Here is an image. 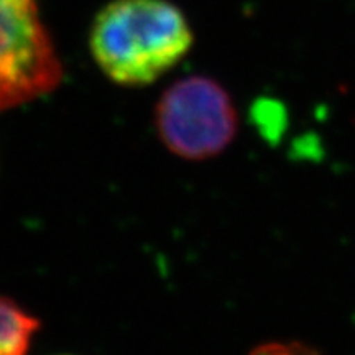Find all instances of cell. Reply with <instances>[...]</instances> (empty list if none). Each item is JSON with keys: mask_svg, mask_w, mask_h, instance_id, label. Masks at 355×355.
Instances as JSON below:
<instances>
[{"mask_svg": "<svg viewBox=\"0 0 355 355\" xmlns=\"http://www.w3.org/2000/svg\"><path fill=\"white\" fill-rule=\"evenodd\" d=\"M250 355H321L303 343H266L252 350Z\"/></svg>", "mask_w": 355, "mask_h": 355, "instance_id": "obj_5", "label": "cell"}, {"mask_svg": "<svg viewBox=\"0 0 355 355\" xmlns=\"http://www.w3.org/2000/svg\"><path fill=\"white\" fill-rule=\"evenodd\" d=\"M40 321L21 309L15 301L0 298V352L26 355Z\"/></svg>", "mask_w": 355, "mask_h": 355, "instance_id": "obj_4", "label": "cell"}, {"mask_svg": "<svg viewBox=\"0 0 355 355\" xmlns=\"http://www.w3.org/2000/svg\"><path fill=\"white\" fill-rule=\"evenodd\" d=\"M0 355H2V352H0Z\"/></svg>", "mask_w": 355, "mask_h": 355, "instance_id": "obj_6", "label": "cell"}, {"mask_svg": "<svg viewBox=\"0 0 355 355\" xmlns=\"http://www.w3.org/2000/svg\"><path fill=\"white\" fill-rule=\"evenodd\" d=\"M63 64L37 0H0V112L51 94Z\"/></svg>", "mask_w": 355, "mask_h": 355, "instance_id": "obj_3", "label": "cell"}, {"mask_svg": "<svg viewBox=\"0 0 355 355\" xmlns=\"http://www.w3.org/2000/svg\"><path fill=\"white\" fill-rule=\"evenodd\" d=\"M155 123L162 144L175 157L201 162L217 157L232 144L239 115L232 97L219 83L189 76L163 92Z\"/></svg>", "mask_w": 355, "mask_h": 355, "instance_id": "obj_2", "label": "cell"}, {"mask_svg": "<svg viewBox=\"0 0 355 355\" xmlns=\"http://www.w3.org/2000/svg\"><path fill=\"white\" fill-rule=\"evenodd\" d=\"M193 42L188 19L168 0H112L96 15L89 37L99 69L125 87L165 76Z\"/></svg>", "mask_w": 355, "mask_h": 355, "instance_id": "obj_1", "label": "cell"}]
</instances>
